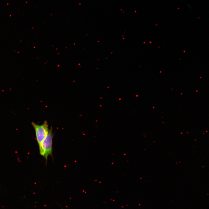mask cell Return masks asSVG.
Returning a JSON list of instances; mask_svg holds the SVG:
<instances>
[{"mask_svg":"<svg viewBox=\"0 0 209 209\" xmlns=\"http://www.w3.org/2000/svg\"><path fill=\"white\" fill-rule=\"evenodd\" d=\"M35 133L36 140L39 146L47 135L49 129L47 121H45L42 125H39L33 122H31Z\"/></svg>","mask_w":209,"mask_h":209,"instance_id":"cell-2","label":"cell"},{"mask_svg":"<svg viewBox=\"0 0 209 209\" xmlns=\"http://www.w3.org/2000/svg\"><path fill=\"white\" fill-rule=\"evenodd\" d=\"M53 137V134L51 127L49 129L47 135L39 146L40 154L44 157L46 161L49 156H52Z\"/></svg>","mask_w":209,"mask_h":209,"instance_id":"cell-1","label":"cell"}]
</instances>
